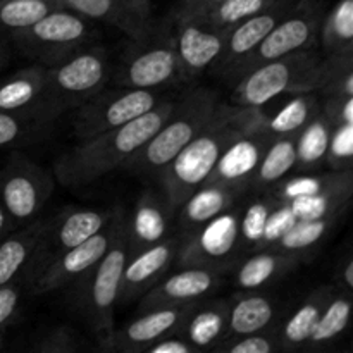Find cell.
<instances>
[{"label": "cell", "mask_w": 353, "mask_h": 353, "mask_svg": "<svg viewBox=\"0 0 353 353\" xmlns=\"http://www.w3.org/2000/svg\"><path fill=\"white\" fill-rule=\"evenodd\" d=\"M264 109L221 103L209 124L159 174L162 196L174 212L207 181L221 154L241 134L261 130Z\"/></svg>", "instance_id": "obj_1"}, {"label": "cell", "mask_w": 353, "mask_h": 353, "mask_svg": "<svg viewBox=\"0 0 353 353\" xmlns=\"http://www.w3.org/2000/svg\"><path fill=\"white\" fill-rule=\"evenodd\" d=\"M172 107V100H162L154 109L124 126L81 140V143L55 161V178L61 185L79 188L109 174L114 169L123 168L157 133Z\"/></svg>", "instance_id": "obj_2"}, {"label": "cell", "mask_w": 353, "mask_h": 353, "mask_svg": "<svg viewBox=\"0 0 353 353\" xmlns=\"http://www.w3.org/2000/svg\"><path fill=\"white\" fill-rule=\"evenodd\" d=\"M217 95L210 90L200 88L174 102L171 114L157 133L123 165L133 174H161L162 169L212 121L219 109Z\"/></svg>", "instance_id": "obj_3"}, {"label": "cell", "mask_w": 353, "mask_h": 353, "mask_svg": "<svg viewBox=\"0 0 353 353\" xmlns=\"http://www.w3.org/2000/svg\"><path fill=\"white\" fill-rule=\"evenodd\" d=\"M130 230L128 219L123 214L105 254L93 265V269L78 279L81 285L79 305L90 327L97 334L100 347L116 330L114 309L119 302L123 272L130 259Z\"/></svg>", "instance_id": "obj_4"}, {"label": "cell", "mask_w": 353, "mask_h": 353, "mask_svg": "<svg viewBox=\"0 0 353 353\" xmlns=\"http://www.w3.org/2000/svg\"><path fill=\"white\" fill-rule=\"evenodd\" d=\"M323 59L316 48L274 59L245 72L234 81L231 103L236 107L264 109L281 95L310 93V72Z\"/></svg>", "instance_id": "obj_5"}, {"label": "cell", "mask_w": 353, "mask_h": 353, "mask_svg": "<svg viewBox=\"0 0 353 353\" xmlns=\"http://www.w3.org/2000/svg\"><path fill=\"white\" fill-rule=\"evenodd\" d=\"M323 17V7L317 0H299L295 7L265 34L255 50L241 59L224 79L234 83L257 65L295 52L316 48Z\"/></svg>", "instance_id": "obj_6"}, {"label": "cell", "mask_w": 353, "mask_h": 353, "mask_svg": "<svg viewBox=\"0 0 353 353\" xmlns=\"http://www.w3.org/2000/svg\"><path fill=\"white\" fill-rule=\"evenodd\" d=\"M47 65V86L59 114L103 90L110 78V64L102 48L74 50Z\"/></svg>", "instance_id": "obj_7"}, {"label": "cell", "mask_w": 353, "mask_h": 353, "mask_svg": "<svg viewBox=\"0 0 353 353\" xmlns=\"http://www.w3.org/2000/svg\"><path fill=\"white\" fill-rule=\"evenodd\" d=\"M162 97L157 90L124 88L119 90H100L86 102L78 105L72 117V130L79 140L102 134L105 131L124 126L141 114L154 109Z\"/></svg>", "instance_id": "obj_8"}, {"label": "cell", "mask_w": 353, "mask_h": 353, "mask_svg": "<svg viewBox=\"0 0 353 353\" xmlns=\"http://www.w3.org/2000/svg\"><path fill=\"white\" fill-rule=\"evenodd\" d=\"M92 34L88 19L68 7H61L23 31L12 33L21 52L52 64L64 55L78 50Z\"/></svg>", "instance_id": "obj_9"}, {"label": "cell", "mask_w": 353, "mask_h": 353, "mask_svg": "<svg viewBox=\"0 0 353 353\" xmlns=\"http://www.w3.org/2000/svg\"><path fill=\"white\" fill-rule=\"evenodd\" d=\"M117 210L100 209H71L62 212L54 221H48L34 257L23 278V285L43 271L59 255L83 243L99 231H102L114 219Z\"/></svg>", "instance_id": "obj_10"}, {"label": "cell", "mask_w": 353, "mask_h": 353, "mask_svg": "<svg viewBox=\"0 0 353 353\" xmlns=\"http://www.w3.org/2000/svg\"><path fill=\"white\" fill-rule=\"evenodd\" d=\"M138 41L140 45L131 47L124 55L123 64L114 78L116 85L124 88L159 90L188 78L179 62L172 37L152 43H147V38Z\"/></svg>", "instance_id": "obj_11"}, {"label": "cell", "mask_w": 353, "mask_h": 353, "mask_svg": "<svg viewBox=\"0 0 353 353\" xmlns=\"http://www.w3.org/2000/svg\"><path fill=\"white\" fill-rule=\"evenodd\" d=\"M52 176L43 168L30 159H12L0 172V203L10 223L34 219L52 195Z\"/></svg>", "instance_id": "obj_12"}, {"label": "cell", "mask_w": 353, "mask_h": 353, "mask_svg": "<svg viewBox=\"0 0 353 353\" xmlns=\"http://www.w3.org/2000/svg\"><path fill=\"white\" fill-rule=\"evenodd\" d=\"M121 216H123V212L117 210L114 219L102 231L93 234L92 238L85 240L83 243L72 247L71 250L59 255L52 264H48L31 281H28L26 286L30 290V295L38 296L45 295V293L57 292V290L69 288L78 279H81L107 252L114 234H116L117 226H119Z\"/></svg>", "instance_id": "obj_13"}, {"label": "cell", "mask_w": 353, "mask_h": 353, "mask_svg": "<svg viewBox=\"0 0 353 353\" xmlns=\"http://www.w3.org/2000/svg\"><path fill=\"white\" fill-rule=\"evenodd\" d=\"M240 240V217L234 212L219 214L181 243L178 252V264L181 268L196 265V268L219 269L230 264Z\"/></svg>", "instance_id": "obj_14"}, {"label": "cell", "mask_w": 353, "mask_h": 353, "mask_svg": "<svg viewBox=\"0 0 353 353\" xmlns=\"http://www.w3.org/2000/svg\"><path fill=\"white\" fill-rule=\"evenodd\" d=\"M195 303L143 310L140 317L128 323L123 330H114V333L100 348L105 352H141L165 334L179 333Z\"/></svg>", "instance_id": "obj_15"}, {"label": "cell", "mask_w": 353, "mask_h": 353, "mask_svg": "<svg viewBox=\"0 0 353 353\" xmlns=\"http://www.w3.org/2000/svg\"><path fill=\"white\" fill-rule=\"evenodd\" d=\"M299 0H276L272 6L254 16L247 17L236 26L228 30L226 43L216 64L212 65L217 74L226 78L228 72L238 64L250 52L255 50L259 43L265 38V34L295 7Z\"/></svg>", "instance_id": "obj_16"}, {"label": "cell", "mask_w": 353, "mask_h": 353, "mask_svg": "<svg viewBox=\"0 0 353 353\" xmlns=\"http://www.w3.org/2000/svg\"><path fill=\"white\" fill-rule=\"evenodd\" d=\"M226 33L207 26L188 14L176 12V34L172 41L186 76L199 74L216 64L226 43Z\"/></svg>", "instance_id": "obj_17"}, {"label": "cell", "mask_w": 353, "mask_h": 353, "mask_svg": "<svg viewBox=\"0 0 353 353\" xmlns=\"http://www.w3.org/2000/svg\"><path fill=\"white\" fill-rule=\"evenodd\" d=\"M219 285V271L216 269L186 265L178 272L164 274L148 292H145L141 295L143 299H141L140 310L143 312L155 307L185 305V303L196 302L214 292Z\"/></svg>", "instance_id": "obj_18"}, {"label": "cell", "mask_w": 353, "mask_h": 353, "mask_svg": "<svg viewBox=\"0 0 353 353\" xmlns=\"http://www.w3.org/2000/svg\"><path fill=\"white\" fill-rule=\"evenodd\" d=\"M0 110L40 116L54 121L59 116L48 95L47 65L19 69L0 81Z\"/></svg>", "instance_id": "obj_19"}, {"label": "cell", "mask_w": 353, "mask_h": 353, "mask_svg": "<svg viewBox=\"0 0 353 353\" xmlns=\"http://www.w3.org/2000/svg\"><path fill=\"white\" fill-rule=\"evenodd\" d=\"M179 247L181 240L178 236L164 238L159 243L130 255L123 272L119 299L128 302L148 292L162 276L168 274L178 257Z\"/></svg>", "instance_id": "obj_20"}, {"label": "cell", "mask_w": 353, "mask_h": 353, "mask_svg": "<svg viewBox=\"0 0 353 353\" xmlns=\"http://www.w3.org/2000/svg\"><path fill=\"white\" fill-rule=\"evenodd\" d=\"M272 140L274 138L262 130L248 131L238 137L221 154L205 183H223V185L243 188L245 183L252 179L265 148Z\"/></svg>", "instance_id": "obj_21"}, {"label": "cell", "mask_w": 353, "mask_h": 353, "mask_svg": "<svg viewBox=\"0 0 353 353\" xmlns=\"http://www.w3.org/2000/svg\"><path fill=\"white\" fill-rule=\"evenodd\" d=\"M171 214L172 210L165 203L164 196L154 192H145L138 200L131 219H128L130 255L168 238Z\"/></svg>", "instance_id": "obj_22"}, {"label": "cell", "mask_w": 353, "mask_h": 353, "mask_svg": "<svg viewBox=\"0 0 353 353\" xmlns=\"http://www.w3.org/2000/svg\"><path fill=\"white\" fill-rule=\"evenodd\" d=\"M47 223L48 219H40L0 241V286L14 281L23 283Z\"/></svg>", "instance_id": "obj_23"}, {"label": "cell", "mask_w": 353, "mask_h": 353, "mask_svg": "<svg viewBox=\"0 0 353 353\" xmlns=\"http://www.w3.org/2000/svg\"><path fill=\"white\" fill-rule=\"evenodd\" d=\"M241 188L223 183H203L179 207V221L185 228L199 230L210 219L230 210Z\"/></svg>", "instance_id": "obj_24"}, {"label": "cell", "mask_w": 353, "mask_h": 353, "mask_svg": "<svg viewBox=\"0 0 353 353\" xmlns=\"http://www.w3.org/2000/svg\"><path fill=\"white\" fill-rule=\"evenodd\" d=\"M65 7L88 21L112 24L137 41L150 37V23L131 12L123 0H71Z\"/></svg>", "instance_id": "obj_25"}, {"label": "cell", "mask_w": 353, "mask_h": 353, "mask_svg": "<svg viewBox=\"0 0 353 353\" xmlns=\"http://www.w3.org/2000/svg\"><path fill=\"white\" fill-rule=\"evenodd\" d=\"M228 302H212L196 305L183 323L179 334L186 338L196 350L212 348L228 333Z\"/></svg>", "instance_id": "obj_26"}, {"label": "cell", "mask_w": 353, "mask_h": 353, "mask_svg": "<svg viewBox=\"0 0 353 353\" xmlns=\"http://www.w3.org/2000/svg\"><path fill=\"white\" fill-rule=\"evenodd\" d=\"M276 307L271 299L261 293H243L230 303L228 334H250L268 331L274 321Z\"/></svg>", "instance_id": "obj_27"}, {"label": "cell", "mask_w": 353, "mask_h": 353, "mask_svg": "<svg viewBox=\"0 0 353 353\" xmlns=\"http://www.w3.org/2000/svg\"><path fill=\"white\" fill-rule=\"evenodd\" d=\"M333 295L331 288H319L288 317L285 326L281 327L278 341L279 347L286 348V350H293V348L305 347L309 343V338L312 334L314 327H316L317 321H319L323 309L326 307L327 300Z\"/></svg>", "instance_id": "obj_28"}, {"label": "cell", "mask_w": 353, "mask_h": 353, "mask_svg": "<svg viewBox=\"0 0 353 353\" xmlns=\"http://www.w3.org/2000/svg\"><path fill=\"white\" fill-rule=\"evenodd\" d=\"M295 254H286L281 250H264L252 255L236 271V286L243 290H257L271 283L283 272L299 264Z\"/></svg>", "instance_id": "obj_29"}, {"label": "cell", "mask_w": 353, "mask_h": 353, "mask_svg": "<svg viewBox=\"0 0 353 353\" xmlns=\"http://www.w3.org/2000/svg\"><path fill=\"white\" fill-rule=\"evenodd\" d=\"M317 112H319V102L316 93H300L288 100L276 114L272 116L265 114L261 130L271 138L296 134Z\"/></svg>", "instance_id": "obj_30"}, {"label": "cell", "mask_w": 353, "mask_h": 353, "mask_svg": "<svg viewBox=\"0 0 353 353\" xmlns=\"http://www.w3.org/2000/svg\"><path fill=\"white\" fill-rule=\"evenodd\" d=\"M324 55L353 54V0H338L319 30Z\"/></svg>", "instance_id": "obj_31"}, {"label": "cell", "mask_w": 353, "mask_h": 353, "mask_svg": "<svg viewBox=\"0 0 353 353\" xmlns=\"http://www.w3.org/2000/svg\"><path fill=\"white\" fill-rule=\"evenodd\" d=\"M296 134H288V137H278L269 143L255 169L252 181L255 186H271L274 183L281 181L290 171L296 165V147H295Z\"/></svg>", "instance_id": "obj_32"}, {"label": "cell", "mask_w": 353, "mask_h": 353, "mask_svg": "<svg viewBox=\"0 0 353 353\" xmlns=\"http://www.w3.org/2000/svg\"><path fill=\"white\" fill-rule=\"evenodd\" d=\"M353 185L338 186L309 196H299L292 200L290 207L296 219H334L341 207L347 205L352 199Z\"/></svg>", "instance_id": "obj_33"}, {"label": "cell", "mask_w": 353, "mask_h": 353, "mask_svg": "<svg viewBox=\"0 0 353 353\" xmlns=\"http://www.w3.org/2000/svg\"><path fill=\"white\" fill-rule=\"evenodd\" d=\"M352 316V296L348 292L334 293L327 300L326 307L323 309L319 321L314 327L312 334L309 338L310 347H321L334 338L340 336L347 330Z\"/></svg>", "instance_id": "obj_34"}, {"label": "cell", "mask_w": 353, "mask_h": 353, "mask_svg": "<svg viewBox=\"0 0 353 353\" xmlns=\"http://www.w3.org/2000/svg\"><path fill=\"white\" fill-rule=\"evenodd\" d=\"M333 126L330 121L319 112L296 133V164L302 168H312V165L323 162L327 154V145Z\"/></svg>", "instance_id": "obj_35"}, {"label": "cell", "mask_w": 353, "mask_h": 353, "mask_svg": "<svg viewBox=\"0 0 353 353\" xmlns=\"http://www.w3.org/2000/svg\"><path fill=\"white\" fill-rule=\"evenodd\" d=\"M61 7V0H0V30L17 33Z\"/></svg>", "instance_id": "obj_36"}, {"label": "cell", "mask_w": 353, "mask_h": 353, "mask_svg": "<svg viewBox=\"0 0 353 353\" xmlns=\"http://www.w3.org/2000/svg\"><path fill=\"white\" fill-rule=\"evenodd\" d=\"M274 2L276 0H223V2L214 6L207 12L193 17H196V19H200L207 26L214 28V30L228 31L243 19H247V17L268 9Z\"/></svg>", "instance_id": "obj_37"}, {"label": "cell", "mask_w": 353, "mask_h": 353, "mask_svg": "<svg viewBox=\"0 0 353 353\" xmlns=\"http://www.w3.org/2000/svg\"><path fill=\"white\" fill-rule=\"evenodd\" d=\"M353 185V176L350 169L345 171H336L333 174L324 176H296V178L288 179L278 188V200L279 202H292L299 196L316 195V193L326 192V190L338 188V186Z\"/></svg>", "instance_id": "obj_38"}, {"label": "cell", "mask_w": 353, "mask_h": 353, "mask_svg": "<svg viewBox=\"0 0 353 353\" xmlns=\"http://www.w3.org/2000/svg\"><path fill=\"white\" fill-rule=\"evenodd\" d=\"M333 219H300L276 241L274 250L286 254H299L307 250L323 240L324 234L331 228Z\"/></svg>", "instance_id": "obj_39"}, {"label": "cell", "mask_w": 353, "mask_h": 353, "mask_svg": "<svg viewBox=\"0 0 353 353\" xmlns=\"http://www.w3.org/2000/svg\"><path fill=\"white\" fill-rule=\"evenodd\" d=\"M210 350L224 353H272L281 350V347L278 336H271L268 331H261L250 334H228Z\"/></svg>", "instance_id": "obj_40"}, {"label": "cell", "mask_w": 353, "mask_h": 353, "mask_svg": "<svg viewBox=\"0 0 353 353\" xmlns=\"http://www.w3.org/2000/svg\"><path fill=\"white\" fill-rule=\"evenodd\" d=\"M48 123L50 121L40 116L0 110V148L10 147L17 141L24 140L26 137H30L31 131Z\"/></svg>", "instance_id": "obj_41"}, {"label": "cell", "mask_w": 353, "mask_h": 353, "mask_svg": "<svg viewBox=\"0 0 353 353\" xmlns=\"http://www.w3.org/2000/svg\"><path fill=\"white\" fill-rule=\"evenodd\" d=\"M276 203L278 202L255 200L245 209L243 216L240 217V238L245 243L250 245V247H261L265 223H268L269 214Z\"/></svg>", "instance_id": "obj_42"}, {"label": "cell", "mask_w": 353, "mask_h": 353, "mask_svg": "<svg viewBox=\"0 0 353 353\" xmlns=\"http://www.w3.org/2000/svg\"><path fill=\"white\" fill-rule=\"evenodd\" d=\"M326 159L336 171L350 169L353 159V124L345 123L333 128Z\"/></svg>", "instance_id": "obj_43"}, {"label": "cell", "mask_w": 353, "mask_h": 353, "mask_svg": "<svg viewBox=\"0 0 353 353\" xmlns=\"http://www.w3.org/2000/svg\"><path fill=\"white\" fill-rule=\"evenodd\" d=\"M295 214L292 212V207L286 202H278L272 207L271 214L268 217V223H265L264 234H262L261 247L259 248H272L276 245V241L296 223Z\"/></svg>", "instance_id": "obj_44"}, {"label": "cell", "mask_w": 353, "mask_h": 353, "mask_svg": "<svg viewBox=\"0 0 353 353\" xmlns=\"http://www.w3.org/2000/svg\"><path fill=\"white\" fill-rule=\"evenodd\" d=\"M37 353H74L79 350L76 333L68 326H59L48 331L34 343Z\"/></svg>", "instance_id": "obj_45"}, {"label": "cell", "mask_w": 353, "mask_h": 353, "mask_svg": "<svg viewBox=\"0 0 353 353\" xmlns=\"http://www.w3.org/2000/svg\"><path fill=\"white\" fill-rule=\"evenodd\" d=\"M319 110L333 128L345 123L353 124V97H326Z\"/></svg>", "instance_id": "obj_46"}, {"label": "cell", "mask_w": 353, "mask_h": 353, "mask_svg": "<svg viewBox=\"0 0 353 353\" xmlns=\"http://www.w3.org/2000/svg\"><path fill=\"white\" fill-rule=\"evenodd\" d=\"M21 281L0 286V330L16 316L21 302Z\"/></svg>", "instance_id": "obj_47"}, {"label": "cell", "mask_w": 353, "mask_h": 353, "mask_svg": "<svg viewBox=\"0 0 353 353\" xmlns=\"http://www.w3.org/2000/svg\"><path fill=\"white\" fill-rule=\"evenodd\" d=\"M143 353H193L199 352L183 334L169 333L145 347Z\"/></svg>", "instance_id": "obj_48"}, {"label": "cell", "mask_w": 353, "mask_h": 353, "mask_svg": "<svg viewBox=\"0 0 353 353\" xmlns=\"http://www.w3.org/2000/svg\"><path fill=\"white\" fill-rule=\"evenodd\" d=\"M223 0H179V7L176 12L190 14V16H200L212 9L214 6L221 3Z\"/></svg>", "instance_id": "obj_49"}, {"label": "cell", "mask_w": 353, "mask_h": 353, "mask_svg": "<svg viewBox=\"0 0 353 353\" xmlns=\"http://www.w3.org/2000/svg\"><path fill=\"white\" fill-rule=\"evenodd\" d=\"M338 281H340L343 292H352L353 288V261L352 257L345 259L343 265L340 268V272H338Z\"/></svg>", "instance_id": "obj_50"}, {"label": "cell", "mask_w": 353, "mask_h": 353, "mask_svg": "<svg viewBox=\"0 0 353 353\" xmlns=\"http://www.w3.org/2000/svg\"><path fill=\"white\" fill-rule=\"evenodd\" d=\"M128 9L145 23H150V0H123Z\"/></svg>", "instance_id": "obj_51"}, {"label": "cell", "mask_w": 353, "mask_h": 353, "mask_svg": "<svg viewBox=\"0 0 353 353\" xmlns=\"http://www.w3.org/2000/svg\"><path fill=\"white\" fill-rule=\"evenodd\" d=\"M9 228H10V217L9 214L6 212V209L2 207V203H0V238L7 233Z\"/></svg>", "instance_id": "obj_52"}, {"label": "cell", "mask_w": 353, "mask_h": 353, "mask_svg": "<svg viewBox=\"0 0 353 353\" xmlns=\"http://www.w3.org/2000/svg\"><path fill=\"white\" fill-rule=\"evenodd\" d=\"M7 61H9V54H7L6 48L0 47V69L7 64Z\"/></svg>", "instance_id": "obj_53"}, {"label": "cell", "mask_w": 353, "mask_h": 353, "mask_svg": "<svg viewBox=\"0 0 353 353\" xmlns=\"http://www.w3.org/2000/svg\"><path fill=\"white\" fill-rule=\"evenodd\" d=\"M2 343H3V336H2V330H0V350H2Z\"/></svg>", "instance_id": "obj_54"}, {"label": "cell", "mask_w": 353, "mask_h": 353, "mask_svg": "<svg viewBox=\"0 0 353 353\" xmlns=\"http://www.w3.org/2000/svg\"><path fill=\"white\" fill-rule=\"evenodd\" d=\"M61 2H62V3H64V7H65V6H68V3H69V2H71V0H61Z\"/></svg>", "instance_id": "obj_55"}]
</instances>
